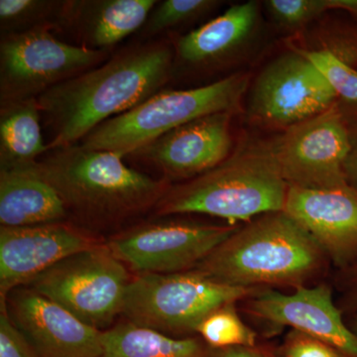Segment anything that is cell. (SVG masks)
Wrapping results in <instances>:
<instances>
[{
    "label": "cell",
    "instance_id": "obj_33",
    "mask_svg": "<svg viewBox=\"0 0 357 357\" xmlns=\"http://www.w3.org/2000/svg\"><path fill=\"white\" fill-rule=\"evenodd\" d=\"M331 10H342L357 20V0H328Z\"/></svg>",
    "mask_w": 357,
    "mask_h": 357
},
{
    "label": "cell",
    "instance_id": "obj_9",
    "mask_svg": "<svg viewBox=\"0 0 357 357\" xmlns=\"http://www.w3.org/2000/svg\"><path fill=\"white\" fill-rule=\"evenodd\" d=\"M241 225L151 217L110 234L105 243L135 275L178 273L195 269Z\"/></svg>",
    "mask_w": 357,
    "mask_h": 357
},
{
    "label": "cell",
    "instance_id": "obj_21",
    "mask_svg": "<svg viewBox=\"0 0 357 357\" xmlns=\"http://www.w3.org/2000/svg\"><path fill=\"white\" fill-rule=\"evenodd\" d=\"M100 357H217L198 337H173L128 321L102 331Z\"/></svg>",
    "mask_w": 357,
    "mask_h": 357
},
{
    "label": "cell",
    "instance_id": "obj_18",
    "mask_svg": "<svg viewBox=\"0 0 357 357\" xmlns=\"http://www.w3.org/2000/svg\"><path fill=\"white\" fill-rule=\"evenodd\" d=\"M157 0H67L60 33L89 50H114L136 34ZM59 33V34H60Z\"/></svg>",
    "mask_w": 357,
    "mask_h": 357
},
{
    "label": "cell",
    "instance_id": "obj_10",
    "mask_svg": "<svg viewBox=\"0 0 357 357\" xmlns=\"http://www.w3.org/2000/svg\"><path fill=\"white\" fill-rule=\"evenodd\" d=\"M130 273L105 241L68 256L26 287L60 305L86 325L105 331L121 316Z\"/></svg>",
    "mask_w": 357,
    "mask_h": 357
},
{
    "label": "cell",
    "instance_id": "obj_34",
    "mask_svg": "<svg viewBox=\"0 0 357 357\" xmlns=\"http://www.w3.org/2000/svg\"><path fill=\"white\" fill-rule=\"evenodd\" d=\"M351 321H349V323L347 324V325H349V328H351L352 332L356 333L357 335V312H356V314H351Z\"/></svg>",
    "mask_w": 357,
    "mask_h": 357
},
{
    "label": "cell",
    "instance_id": "obj_11",
    "mask_svg": "<svg viewBox=\"0 0 357 357\" xmlns=\"http://www.w3.org/2000/svg\"><path fill=\"white\" fill-rule=\"evenodd\" d=\"M112 54L67 43L49 28L1 36L0 105L39 98L102 65Z\"/></svg>",
    "mask_w": 357,
    "mask_h": 357
},
{
    "label": "cell",
    "instance_id": "obj_2",
    "mask_svg": "<svg viewBox=\"0 0 357 357\" xmlns=\"http://www.w3.org/2000/svg\"><path fill=\"white\" fill-rule=\"evenodd\" d=\"M123 158L75 144L49 150L35 166L58 192L70 222L100 236L153 213L172 185L128 166Z\"/></svg>",
    "mask_w": 357,
    "mask_h": 357
},
{
    "label": "cell",
    "instance_id": "obj_12",
    "mask_svg": "<svg viewBox=\"0 0 357 357\" xmlns=\"http://www.w3.org/2000/svg\"><path fill=\"white\" fill-rule=\"evenodd\" d=\"M357 132V121L338 102L279 134L275 154L291 187L324 190L347 185L344 164Z\"/></svg>",
    "mask_w": 357,
    "mask_h": 357
},
{
    "label": "cell",
    "instance_id": "obj_28",
    "mask_svg": "<svg viewBox=\"0 0 357 357\" xmlns=\"http://www.w3.org/2000/svg\"><path fill=\"white\" fill-rule=\"evenodd\" d=\"M0 357H38L0 303Z\"/></svg>",
    "mask_w": 357,
    "mask_h": 357
},
{
    "label": "cell",
    "instance_id": "obj_30",
    "mask_svg": "<svg viewBox=\"0 0 357 357\" xmlns=\"http://www.w3.org/2000/svg\"><path fill=\"white\" fill-rule=\"evenodd\" d=\"M337 283L342 293L340 310L342 312L354 314L357 312V262L347 269L340 271Z\"/></svg>",
    "mask_w": 357,
    "mask_h": 357
},
{
    "label": "cell",
    "instance_id": "obj_22",
    "mask_svg": "<svg viewBox=\"0 0 357 357\" xmlns=\"http://www.w3.org/2000/svg\"><path fill=\"white\" fill-rule=\"evenodd\" d=\"M281 42L299 51L328 54L357 70V20L344 11H328L304 31Z\"/></svg>",
    "mask_w": 357,
    "mask_h": 357
},
{
    "label": "cell",
    "instance_id": "obj_13",
    "mask_svg": "<svg viewBox=\"0 0 357 357\" xmlns=\"http://www.w3.org/2000/svg\"><path fill=\"white\" fill-rule=\"evenodd\" d=\"M239 112L204 115L160 136L126 158L153 168L161 178L178 184L199 177L229 158L241 131Z\"/></svg>",
    "mask_w": 357,
    "mask_h": 357
},
{
    "label": "cell",
    "instance_id": "obj_31",
    "mask_svg": "<svg viewBox=\"0 0 357 357\" xmlns=\"http://www.w3.org/2000/svg\"><path fill=\"white\" fill-rule=\"evenodd\" d=\"M344 176L347 184L357 190V132L352 143L351 152L345 161Z\"/></svg>",
    "mask_w": 357,
    "mask_h": 357
},
{
    "label": "cell",
    "instance_id": "obj_19",
    "mask_svg": "<svg viewBox=\"0 0 357 357\" xmlns=\"http://www.w3.org/2000/svg\"><path fill=\"white\" fill-rule=\"evenodd\" d=\"M70 220L56 190L36 166L0 169V225L24 227Z\"/></svg>",
    "mask_w": 357,
    "mask_h": 357
},
{
    "label": "cell",
    "instance_id": "obj_25",
    "mask_svg": "<svg viewBox=\"0 0 357 357\" xmlns=\"http://www.w3.org/2000/svg\"><path fill=\"white\" fill-rule=\"evenodd\" d=\"M268 24L279 41L292 38L331 10L328 0H263Z\"/></svg>",
    "mask_w": 357,
    "mask_h": 357
},
{
    "label": "cell",
    "instance_id": "obj_26",
    "mask_svg": "<svg viewBox=\"0 0 357 357\" xmlns=\"http://www.w3.org/2000/svg\"><path fill=\"white\" fill-rule=\"evenodd\" d=\"M196 335L213 349L257 347V335L243 323L236 303L225 305L208 314L199 324Z\"/></svg>",
    "mask_w": 357,
    "mask_h": 357
},
{
    "label": "cell",
    "instance_id": "obj_14",
    "mask_svg": "<svg viewBox=\"0 0 357 357\" xmlns=\"http://www.w3.org/2000/svg\"><path fill=\"white\" fill-rule=\"evenodd\" d=\"M244 302V311L272 330L291 326L332 347L340 357H357V335L345 323L328 284L303 286L291 294L264 288Z\"/></svg>",
    "mask_w": 357,
    "mask_h": 357
},
{
    "label": "cell",
    "instance_id": "obj_32",
    "mask_svg": "<svg viewBox=\"0 0 357 357\" xmlns=\"http://www.w3.org/2000/svg\"><path fill=\"white\" fill-rule=\"evenodd\" d=\"M217 357H268L261 349L256 347H229L215 349Z\"/></svg>",
    "mask_w": 357,
    "mask_h": 357
},
{
    "label": "cell",
    "instance_id": "obj_8",
    "mask_svg": "<svg viewBox=\"0 0 357 357\" xmlns=\"http://www.w3.org/2000/svg\"><path fill=\"white\" fill-rule=\"evenodd\" d=\"M261 289L225 285L196 270L133 275L121 316L129 323L170 337H194L199 324L211 312L243 302Z\"/></svg>",
    "mask_w": 357,
    "mask_h": 357
},
{
    "label": "cell",
    "instance_id": "obj_24",
    "mask_svg": "<svg viewBox=\"0 0 357 357\" xmlns=\"http://www.w3.org/2000/svg\"><path fill=\"white\" fill-rule=\"evenodd\" d=\"M67 0H0V34H20L40 28L60 33Z\"/></svg>",
    "mask_w": 357,
    "mask_h": 357
},
{
    "label": "cell",
    "instance_id": "obj_4",
    "mask_svg": "<svg viewBox=\"0 0 357 357\" xmlns=\"http://www.w3.org/2000/svg\"><path fill=\"white\" fill-rule=\"evenodd\" d=\"M328 263L306 230L281 211L241 223L192 270L225 285L296 289L319 278Z\"/></svg>",
    "mask_w": 357,
    "mask_h": 357
},
{
    "label": "cell",
    "instance_id": "obj_3",
    "mask_svg": "<svg viewBox=\"0 0 357 357\" xmlns=\"http://www.w3.org/2000/svg\"><path fill=\"white\" fill-rule=\"evenodd\" d=\"M288 189L275 154L274 134L241 123L229 158L199 177L171 185L152 217L203 215L245 223L284 211Z\"/></svg>",
    "mask_w": 357,
    "mask_h": 357
},
{
    "label": "cell",
    "instance_id": "obj_7",
    "mask_svg": "<svg viewBox=\"0 0 357 357\" xmlns=\"http://www.w3.org/2000/svg\"><path fill=\"white\" fill-rule=\"evenodd\" d=\"M337 102V93L311 61L279 42L253 70L241 121L252 130L279 134Z\"/></svg>",
    "mask_w": 357,
    "mask_h": 357
},
{
    "label": "cell",
    "instance_id": "obj_6",
    "mask_svg": "<svg viewBox=\"0 0 357 357\" xmlns=\"http://www.w3.org/2000/svg\"><path fill=\"white\" fill-rule=\"evenodd\" d=\"M253 70L208 86L165 89L137 107L103 122L77 144L88 149L129 154L188 122L217 112L243 114Z\"/></svg>",
    "mask_w": 357,
    "mask_h": 357
},
{
    "label": "cell",
    "instance_id": "obj_1",
    "mask_svg": "<svg viewBox=\"0 0 357 357\" xmlns=\"http://www.w3.org/2000/svg\"><path fill=\"white\" fill-rule=\"evenodd\" d=\"M173 63L170 38L135 41L40 96L37 102L50 133L49 150L77 144L103 122L165 89Z\"/></svg>",
    "mask_w": 357,
    "mask_h": 357
},
{
    "label": "cell",
    "instance_id": "obj_23",
    "mask_svg": "<svg viewBox=\"0 0 357 357\" xmlns=\"http://www.w3.org/2000/svg\"><path fill=\"white\" fill-rule=\"evenodd\" d=\"M222 0H163L157 2L142 28L136 33V42L155 41L191 31L190 28L215 17L227 6ZM194 29V28H192Z\"/></svg>",
    "mask_w": 357,
    "mask_h": 357
},
{
    "label": "cell",
    "instance_id": "obj_15",
    "mask_svg": "<svg viewBox=\"0 0 357 357\" xmlns=\"http://www.w3.org/2000/svg\"><path fill=\"white\" fill-rule=\"evenodd\" d=\"M105 239L70 220L24 227H0V299L27 286L68 256Z\"/></svg>",
    "mask_w": 357,
    "mask_h": 357
},
{
    "label": "cell",
    "instance_id": "obj_20",
    "mask_svg": "<svg viewBox=\"0 0 357 357\" xmlns=\"http://www.w3.org/2000/svg\"><path fill=\"white\" fill-rule=\"evenodd\" d=\"M41 119L37 98L0 105V169L34 165L49 151Z\"/></svg>",
    "mask_w": 357,
    "mask_h": 357
},
{
    "label": "cell",
    "instance_id": "obj_29",
    "mask_svg": "<svg viewBox=\"0 0 357 357\" xmlns=\"http://www.w3.org/2000/svg\"><path fill=\"white\" fill-rule=\"evenodd\" d=\"M282 357H340L332 347L306 333L292 330L282 345Z\"/></svg>",
    "mask_w": 357,
    "mask_h": 357
},
{
    "label": "cell",
    "instance_id": "obj_16",
    "mask_svg": "<svg viewBox=\"0 0 357 357\" xmlns=\"http://www.w3.org/2000/svg\"><path fill=\"white\" fill-rule=\"evenodd\" d=\"M0 303L37 356H102V331L86 325L33 289H14Z\"/></svg>",
    "mask_w": 357,
    "mask_h": 357
},
{
    "label": "cell",
    "instance_id": "obj_5",
    "mask_svg": "<svg viewBox=\"0 0 357 357\" xmlns=\"http://www.w3.org/2000/svg\"><path fill=\"white\" fill-rule=\"evenodd\" d=\"M169 38L174 48L171 84L178 89L208 86L250 72L280 42L258 0L230 4L199 27Z\"/></svg>",
    "mask_w": 357,
    "mask_h": 357
},
{
    "label": "cell",
    "instance_id": "obj_17",
    "mask_svg": "<svg viewBox=\"0 0 357 357\" xmlns=\"http://www.w3.org/2000/svg\"><path fill=\"white\" fill-rule=\"evenodd\" d=\"M284 211L299 223L340 271L357 262V190L289 185Z\"/></svg>",
    "mask_w": 357,
    "mask_h": 357
},
{
    "label": "cell",
    "instance_id": "obj_27",
    "mask_svg": "<svg viewBox=\"0 0 357 357\" xmlns=\"http://www.w3.org/2000/svg\"><path fill=\"white\" fill-rule=\"evenodd\" d=\"M299 52L311 61L332 86L342 109L357 121V70L328 54Z\"/></svg>",
    "mask_w": 357,
    "mask_h": 357
}]
</instances>
